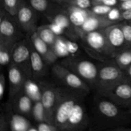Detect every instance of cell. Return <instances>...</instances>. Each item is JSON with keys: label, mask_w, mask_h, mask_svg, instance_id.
<instances>
[{"label": "cell", "mask_w": 131, "mask_h": 131, "mask_svg": "<svg viewBox=\"0 0 131 131\" xmlns=\"http://www.w3.org/2000/svg\"><path fill=\"white\" fill-rule=\"evenodd\" d=\"M127 110L129 111V112L130 113V114L131 115V104H130V106H129V107L127 108Z\"/></svg>", "instance_id": "f6af8a7d"}, {"label": "cell", "mask_w": 131, "mask_h": 131, "mask_svg": "<svg viewBox=\"0 0 131 131\" xmlns=\"http://www.w3.org/2000/svg\"><path fill=\"white\" fill-rule=\"evenodd\" d=\"M29 37V36H28ZM33 46L37 52L42 56L47 64H53L58 59L52 47L45 42L37 34V31L29 37Z\"/></svg>", "instance_id": "d6986e66"}, {"label": "cell", "mask_w": 131, "mask_h": 131, "mask_svg": "<svg viewBox=\"0 0 131 131\" xmlns=\"http://www.w3.org/2000/svg\"><path fill=\"white\" fill-rule=\"evenodd\" d=\"M104 30L109 46L113 51L115 55L122 50L126 49L125 37L121 23L109 26L105 28Z\"/></svg>", "instance_id": "4fadbf2b"}, {"label": "cell", "mask_w": 131, "mask_h": 131, "mask_svg": "<svg viewBox=\"0 0 131 131\" xmlns=\"http://www.w3.org/2000/svg\"><path fill=\"white\" fill-rule=\"evenodd\" d=\"M126 80L124 71L116 63H104L99 66V74L95 90L99 96H104L119 83Z\"/></svg>", "instance_id": "277c9868"}, {"label": "cell", "mask_w": 131, "mask_h": 131, "mask_svg": "<svg viewBox=\"0 0 131 131\" xmlns=\"http://www.w3.org/2000/svg\"><path fill=\"white\" fill-rule=\"evenodd\" d=\"M37 130L38 131H56L59 130L57 127L54 125L49 124L47 122L38 123L37 124Z\"/></svg>", "instance_id": "836d02e7"}, {"label": "cell", "mask_w": 131, "mask_h": 131, "mask_svg": "<svg viewBox=\"0 0 131 131\" xmlns=\"http://www.w3.org/2000/svg\"><path fill=\"white\" fill-rule=\"evenodd\" d=\"M29 39V47L31 51V63L33 79L38 80L46 75V62L40 54L37 52L33 46L30 38L26 36Z\"/></svg>", "instance_id": "ffe728a7"}, {"label": "cell", "mask_w": 131, "mask_h": 131, "mask_svg": "<svg viewBox=\"0 0 131 131\" xmlns=\"http://www.w3.org/2000/svg\"><path fill=\"white\" fill-rule=\"evenodd\" d=\"M113 7V6H110L104 5L102 3H100L93 5L90 9L94 14H97V15L106 16L108 14V13L111 11Z\"/></svg>", "instance_id": "4dcf8cb0"}, {"label": "cell", "mask_w": 131, "mask_h": 131, "mask_svg": "<svg viewBox=\"0 0 131 131\" xmlns=\"http://www.w3.org/2000/svg\"><path fill=\"white\" fill-rule=\"evenodd\" d=\"M121 10L119 8L118 6H113L106 16L110 20L115 23H121L122 22L121 18Z\"/></svg>", "instance_id": "1f68e13d"}, {"label": "cell", "mask_w": 131, "mask_h": 131, "mask_svg": "<svg viewBox=\"0 0 131 131\" xmlns=\"http://www.w3.org/2000/svg\"><path fill=\"white\" fill-rule=\"evenodd\" d=\"M20 68L28 79H33L31 51L29 39L27 37L14 44L12 52L11 63Z\"/></svg>", "instance_id": "52a82bcc"}, {"label": "cell", "mask_w": 131, "mask_h": 131, "mask_svg": "<svg viewBox=\"0 0 131 131\" xmlns=\"http://www.w3.org/2000/svg\"><path fill=\"white\" fill-rule=\"evenodd\" d=\"M30 6L38 13H47L49 10L48 0H28Z\"/></svg>", "instance_id": "f1b7e54d"}, {"label": "cell", "mask_w": 131, "mask_h": 131, "mask_svg": "<svg viewBox=\"0 0 131 131\" xmlns=\"http://www.w3.org/2000/svg\"><path fill=\"white\" fill-rule=\"evenodd\" d=\"M54 1H56V0H54Z\"/></svg>", "instance_id": "c3c4849f"}, {"label": "cell", "mask_w": 131, "mask_h": 131, "mask_svg": "<svg viewBox=\"0 0 131 131\" xmlns=\"http://www.w3.org/2000/svg\"><path fill=\"white\" fill-rule=\"evenodd\" d=\"M23 32L16 17L1 8L0 12V39L15 44L25 38Z\"/></svg>", "instance_id": "8992f818"}, {"label": "cell", "mask_w": 131, "mask_h": 131, "mask_svg": "<svg viewBox=\"0 0 131 131\" xmlns=\"http://www.w3.org/2000/svg\"><path fill=\"white\" fill-rule=\"evenodd\" d=\"M90 124L89 116L84 105V100L76 104L70 115L65 130L79 131L85 130Z\"/></svg>", "instance_id": "7c38bea8"}, {"label": "cell", "mask_w": 131, "mask_h": 131, "mask_svg": "<svg viewBox=\"0 0 131 131\" xmlns=\"http://www.w3.org/2000/svg\"><path fill=\"white\" fill-rule=\"evenodd\" d=\"M5 91V76L3 73L0 75V100L2 101L3 99Z\"/></svg>", "instance_id": "8d00e7d4"}, {"label": "cell", "mask_w": 131, "mask_h": 131, "mask_svg": "<svg viewBox=\"0 0 131 131\" xmlns=\"http://www.w3.org/2000/svg\"><path fill=\"white\" fill-rule=\"evenodd\" d=\"M32 117L37 123L46 122L43 105L42 101H38L33 102Z\"/></svg>", "instance_id": "83f0119b"}, {"label": "cell", "mask_w": 131, "mask_h": 131, "mask_svg": "<svg viewBox=\"0 0 131 131\" xmlns=\"http://www.w3.org/2000/svg\"><path fill=\"white\" fill-rule=\"evenodd\" d=\"M49 26L50 27H51V29L53 31V32L56 35H63V29L62 28H61V27H60V26L55 24V23H50Z\"/></svg>", "instance_id": "74e56055"}, {"label": "cell", "mask_w": 131, "mask_h": 131, "mask_svg": "<svg viewBox=\"0 0 131 131\" xmlns=\"http://www.w3.org/2000/svg\"><path fill=\"white\" fill-rule=\"evenodd\" d=\"M121 26L125 37L126 49L131 48V23L123 21L121 22Z\"/></svg>", "instance_id": "f546056e"}, {"label": "cell", "mask_w": 131, "mask_h": 131, "mask_svg": "<svg viewBox=\"0 0 131 131\" xmlns=\"http://www.w3.org/2000/svg\"><path fill=\"white\" fill-rule=\"evenodd\" d=\"M103 97L122 108L127 109L131 104V81H124L110 90Z\"/></svg>", "instance_id": "8fae6325"}, {"label": "cell", "mask_w": 131, "mask_h": 131, "mask_svg": "<svg viewBox=\"0 0 131 131\" xmlns=\"http://www.w3.org/2000/svg\"><path fill=\"white\" fill-rule=\"evenodd\" d=\"M6 106L5 113L7 118L9 129L12 131L29 130L33 125L26 117L14 112L10 101Z\"/></svg>", "instance_id": "ac0fdd59"}, {"label": "cell", "mask_w": 131, "mask_h": 131, "mask_svg": "<svg viewBox=\"0 0 131 131\" xmlns=\"http://www.w3.org/2000/svg\"><path fill=\"white\" fill-rule=\"evenodd\" d=\"M66 43L69 52H70L71 56L73 54H75L79 51V46H78V43H75L74 40L70 39V38H67L66 37Z\"/></svg>", "instance_id": "e575fe53"}, {"label": "cell", "mask_w": 131, "mask_h": 131, "mask_svg": "<svg viewBox=\"0 0 131 131\" xmlns=\"http://www.w3.org/2000/svg\"><path fill=\"white\" fill-rule=\"evenodd\" d=\"M70 0H56V2L59 3L60 4H65V5H67V4L69 3L70 2Z\"/></svg>", "instance_id": "7bdbcfd3"}, {"label": "cell", "mask_w": 131, "mask_h": 131, "mask_svg": "<svg viewBox=\"0 0 131 131\" xmlns=\"http://www.w3.org/2000/svg\"><path fill=\"white\" fill-rule=\"evenodd\" d=\"M24 2V0H1V8L10 15L15 17Z\"/></svg>", "instance_id": "4316f807"}, {"label": "cell", "mask_w": 131, "mask_h": 131, "mask_svg": "<svg viewBox=\"0 0 131 131\" xmlns=\"http://www.w3.org/2000/svg\"><path fill=\"white\" fill-rule=\"evenodd\" d=\"M38 84L42 93V105L44 110L46 122L54 125V112L56 107V97H57V87L47 82L38 81Z\"/></svg>", "instance_id": "9c48e42d"}, {"label": "cell", "mask_w": 131, "mask_h": 131, "mask_svg": "<svg viewBox=\"0 0 131 131\" xmlns=\"http://www.w3.org/2000/svg\"><path fill=\"white\" fill-rule=\"evenodd\" d=\"M121 18L123 21H131V8L121 12Z\"/></svg>", "instance_id": "f35d334b"}, {"label": "cell", "mask_w": 131, "mask_h": 131, "mask_svg": "<svg viewBox=\"0 0 131 131\" xmlns=\"http://www.w3.org/2000/svg\"><path fill=\"white\" fill-rule=\"evenodd\" d=\"M37 12L30 5L24 2L15 16L26 36L30 37L37 29Z\"/></svg>", "instance_id": "30bf717a"}, {"label": "cell", "mask_w": 131, "mask_h": 131, "mask_svg": "<svg viewBox=\"0 0 131 131\" xmlns=\"http://www.w3.org/2000/svg\"><path fill=\"white\" fill-rule=\"evenodd\" d=\"M118 8L121 10V11L128 10V9H130L131 8V0H127V1L120 2L118 4Z\"/></svg>", "instance_id": "ab89813d"}, {"label": "cell", "mask_w": 131, "mask_h": 131, "mask_svg": "<svg viewBox=\"0 0 131 131\" xmlns=\"http://www.w3.org/2000/svg\"><path fill=\"white\" fill-rule=\"evenodd\" d=\"M14 43L0 39V63L2 66L9 65L11 63L12 52Z\"/></svg>", "instance_id": "7402d4cb"}, {"label": "cell", "mask_w": 131, "mask_h": 131, "mask_svg": "<svg viewBox=\"0 0 131 131\" xmlns=\"http://www.w3.org/2000/svg\"><path fill=\"white\" fill-rule=\"evenodd\" d=\"M8 76L9 81V97L10 99L23 89L28 78L20 68L13 63L9 65Z\"/></svg>", "instance_id": "5bb4252c"}, {"label": "cell", "mask_w": 131, "mask_h": 131, "mask_svg": "<svg viewBox=\"0 0 131 131\" xmlns=\"http://www.w3.org/2000/svg\"><path fill=\"white\" fill-rule=\"evenodd\" d=\"M92 3H93V5H96V4L102 3L103 0H92Z\"/></svg>", "instance_id": "ee69618b"}, {"label": "cell", "mask_w": 131, "mask_h": 131, "mask_svg": "<svg viewBox=\"0 0 131 131\" xmlns=\"http://www.w3.org/2000/svg\"><path fill=\"white\" fill-rule=\"evenodd\" d=\"M65 11L70 19V21L75 27V30L84 23L87 18L91 15V9H83L72 5H65Z\"/></svg>", "instance_id": "44dd1931"}, {"label": "cell", "mask_w": 131, "mask_h": 131, "mask_svg": "<svg viewBox=\"0 0 131 131\" xmlns=\"http://www.w3.org/2000/svg\"><path fill=\"white\" fill-rule=\"evenodd\" d=\"M88 93L63 86L57 87L54 124L59 130H65L68 120L78 103L84 99Z\"/></svg>", "instance_id": "7a4b0ae2"}, {"label": "cell", "mask_w": 131, "mask_h": 131, "mask_svg": "<svg viewBox=\"0 0 131 131\" xmlns=\"http://www.w3.org/2000/svg\"><path fill=\"white\" fill-rule=\"evenodd\" d=\"M104 29L83 33L79 36L86 51L93 57L103 61L106 58H114L115 56L109 46Z\"/></svg>", "instance_id": "3957f363"}, {"label": "cell", "mask_w": 131, "mask_h": 131, "mask_svg": "<svg viewBox=\"0 0 131 131\" xmlns=\"http://www.w3.org/2000/svg\"><path fill=\"white\" fill-rule=\"evenodd\" d=\"M36 31L38 36L45 42H46L51 47H53L58 35H56L51 29L49 24H45L38 27Z\"/></svg>", "instance_id": "603a6c76"}, {"label": "cell", "mask_w": 131, "mask_h": 131, "mask_svg": "<svg viewBox=\"0 0 131 131\" xmlns=\"http://www.w3.org/2000/svg\"><path fill=\"white\" fill-rule=\"evenodd\" d=\"M9 101L11 102L12 107L14 112L26 117L32 116L33 101L24 92V90H22Z\"/></svg>", "instance_id": "e0dca14e"}, {"label": "cell", "mask_w": 131, "mask_h": 131, "mask_svg": "<svg viewBox=\"0 0 131 131\" xmlns=\"http://www.w3.org/2000/svg\"><path fill=\"white\" fill-rule=\"evenodd\" d=\"M63 66L80 77L90 88H95L99 74V67L88 60L69 56L61 62Z\"/></svg>", "instance_id": "5b68a950"}, {"label": "cell", "mask_w": 131, "mask_h": 131, "mask_svg": "<svg viewBox=\"0 0 131 131\" xmlns=\"http://www.w3.org/2000/svg\"><path fill=\"white\" fill-rule=\"evenodd\" d=\"M123 71H124V75H125V79L131 81V65H129L126 69H125Z\"/></svg>", "instance_id": "b9f144b4"}, {"label": "cell", "mask_w": 131, "mask_h": 131, "mask_svg": "<svg viewBox=\"0 0 131 131\" xmlns=\"http://www.w3.org/2000/svg\"><path fill=\"white\" fill-rule=\"evenodd\" d=\"M68 4L83 9H90L93 6L92 0H70Z\"/></svg>", "instance_id": "d6a6232c"}, {"label": "cell", "mask_w": 131, "mask_h": 131, "mask_svg": "<svg viewBox=\"0 0 131 131\" xmlns=\"http://www.w3.org/2000/svg\"><path fill=\"white\" fill-rule=\"evenodd\" d=\"M128 22H129V23H131V21H128Z\"/></svg>", "instance_id": "7dc6e473"}, {"label": "cell", "mask_w": 131, "mask_h": 131, "mask_svg": "<svg viewBox=\"0 0 131 131\" xmlns=\"http://www.w3.org/2000/svg\"><path fill=\"white\" fill-rule=\"evenodd\" d=\"M47 17L50 23H55L61 27L63 29V35H65L69 38L72 40L80 38L65 10L60 12L49 14Z\"/></svg>", "instance_id": "2e32d148"}, {"label": "cell", "mask_w": 131, "mask_h": 131, "mask_svg": "<svg viewBox=\"0 0 131 131\" xmlns=\"http://www.w3.org/2000/svg\"><path fill=\"white\" fill-rule=\"evenodd\" d=\"M131 123V115L106 97L100 96L95 100L94 106V122L92 130H112Z\"/></svg>", "instance_id": "6da1fadb"}, {"label": "cell", "mask_w": 131, "mask_h": 131, "mask_svg": "<svg viewBox=\"0 0 131 131\" xmlns=\"http://www.w3.org/2000/svg\"><path fill=\"white\" fill-rule=\"evenodd\" d=\"M8 129V123L6 113H5V111L4 112L2 111L0 115V130H7Z\"/></svg>", "instance_id": "d590c367"}, {"label": "cell", "mask_w": 131, "mask_h": 131, "mask_svg": "<svg viewBox=\"0 0 131 131\" xmlns=\"http://www.w3.org/2000/svg\"><path fill=\"white\" fill-rule=\"evenodd\" d=\"M118 1L119 0H103L102 3L110 6H116L119 4Z\"/></svg>", "instance_id": "60d3db41"}, {"label": "cell", "mask_w": 131, "mask_h": 131, "mask_svg": "<svg viewBox=\"0 0 131 131\" xmlns=\"http://www.w3.org/2000/svg\"><path fill=\"white\" fill-rule=\"evenodd\" d=\"M127 1V0H119L120 2H122V1Z\"/></svg>", "instance_id": "bcb514c9"}, {"label": "cell", "mask_w": 131, "mask_h": 131, "mask_svg": "<svg viewBox=\"0 0 131 131\" xmlns=\"http://www.w3.org/2000/svg\"><path fill=\"white\" fill-rule=\"evenodd\" d=\"M51 70L53 76L60 82L63 86L82 91L87 93L90 92V86L85 81L62 64H54Z\"/></svg>", "instance_id": "ba28073f"}, {"label": "cell", "mask_w": 131, "mask_h": 131, "mask_svg": "<svg viewBox=\"0 0 131 131\" xmlns=\"http://www.w3.org/2000/svg\"><path fill=\"white\" fill-rule=\"evenodd\" d=\"M33 79H28L24 86L23 90L33 101V102L41 101L42 93L39 84H36L32 81Z\"/></svg>", "instance_id": "cb8c5ba5"}, {"label": "cell", "mask_w": 131, "mask_h": 131, "mask_svg": "<svg viewBox=\"0 0 131 131\" xmlns=\"http://www.w3.org/2000/svg\"><path fill=\"white\" fill-rule=\"evenodd\" d=\"M54 51L58 58L71 56L68 50L66 43V37L63 35H58L52 47Z\"/></svg>", "instance_id": "d4e9b609"}, {"label": "cell", "mask_w": 131, "mask_h": 131, "mask_svg": "<svg viewBox=\"0 0 131 131\" xmlns=\"http://www.w3.org/2000/svg\"><path fill=\"white\" fill-rule=\"evenodd\" d=\"M115 63L122 70L131 65V48L125 49L115 55Z\"/></svg>", "instance_id": "484cf974"}, {"label": "cell", "mask_w": 131, "mask_h": 131, "mask_svg": "<svg viewBox=\"0 0 131 131\" xmlns=\"http://www.w3.org/2000/svg\"><path fill=\"white\" fill-rule=\"evenodd\" d=\"M116 23H115L110 20L107 16L97 15L92 12L91 15L87 18L81 26L76 29V31L79 36H80L83 33L104 29L109 26Z\"/></svg>", "instance_id": "9a60e30c"}]
</instances>
